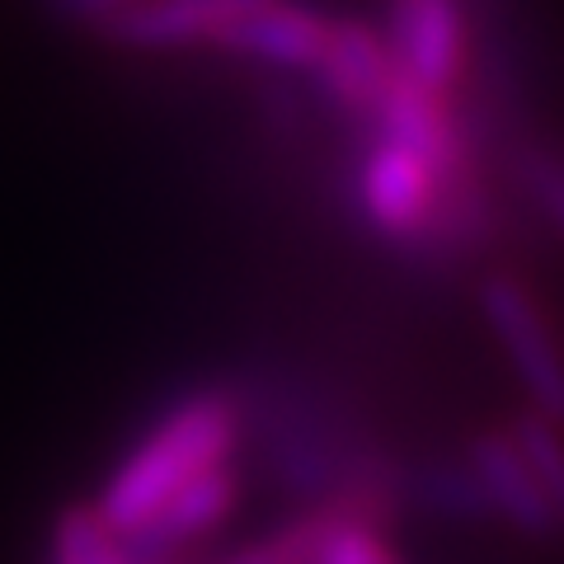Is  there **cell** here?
Returning a JSON list of instances; mask_svg holds the SVG:
<instances>
[{"label": "cell", "mask_w": 564, "mask_h": 564, "mask_svg": "<svg viewBox=\"0 0 564 564\" xmlns=\"http://www.w3.org/2000/svg\"><path fill=\"white\" fill-rule=\"evenodd\" d=\"M325 527H329V513L302 518V522L282 527V532H273V536L245 545V551H236L226 564H315V545H321Z\"/></svg>", "instance_id": "13"}, {"label": "cell", "mask_w": 564, "mask_h": 564, "mask_svg": "<svg viewBox=\"0 0 564 564\" xmlns=\"http://www.w3.org/2000/svg\"><path fill=\"white\" fill-rule=\"evenodd\" d=\"M52 564H66V560H52ZM76 564H128V551H113V555H99V560H76Z\"/></svg>", "instance_id": "16"}, {"label": "cell", "mask_w": 564, "mask_h": 564, "mask_svg": "<svg viewBox=\"0 0 564 564\" xmlns=\"http://www.w3.org/2000/svg\"><path fill=\"white\" fill-rule=\"evenodd\" d=\"M128 6L132 0H47V10L57 14V20H66V24H99V29Z\"/></svg>", "instance_id": "15"}, {"label": "cell", "mask_w": 564, "mask_h": 564, "mask_svg": "<svg viewBox=\"0 0 564 564\" xmlns=\"http://www.w3.org/2000/svg\"><path fill=\"white\" fill-rule=\"evenodd\" d=\"M236 404L226 391H198L184 404L155 423V429L132 447V456L122 462L109 485L99 494V518L113 527L118 536L137 532L155 508L180 485H188L193 475H203L212 466H226V456L236 447Z\"/></svg>", "instance_id": "1"}, {"label": "cell", "mask_w": 564, "mask_h": 564, "mask_svg": "<svg viewBox=\"0 0 564 564\" xmlns=\"http://www.w3.org/2000/svg\"><path fill=\"white\" fill-rule=\"evenodd\" d=\"M470 475L480 480L485 499H489V513H499L518 527L527 536H551L555 532V513H551V499L536 480L532 462L522 456V447L503 433H489V437H475L470 443Z\"/></svg>", "instance_id": "8"}, {"label": "cell", "mask_w": 564, "mask_h": 564, "mask_svg": "<svg viewBox=\"0 0 564 564\" xmlns=\"http://www.w3.org/2000/svg\"><path fill=\"white\" fill-rule=\"evenodd\" d=\"M437 180H443V174H437L429 161H419L414 151L377 141L372 155L362 161V174H358V198H362V212L372 217L377 231L410 240L419 231H429L437 198H443Z\"/></svg>", "instance_id": "4"}, {"label": "cell", "mask_w": 564, "mask_h": 564, "mask_svg": "<svg viewBox=\"0 0 564 564\" xmlns=\"http://www.w3.org/2000/svg\"><path fill=\"white\" fill-rule=\"evenodd\" d=\"M367 118H377L381 141H391L400 151H414L419 161H429L437 174H452L462 165V137H456V122L447 113L443 95L410 80L404 70H391V80L381 85V95Z\"/></svg>", "instance_id": "6"}, {"label": "cell", "mask_w": 564, "mask_h": 564, "mask_svg": "<svg viewBox=\"0 0 564 564\" xmlns=\"http://www.w3.org/2000/svg\"><path fill=\"white\" fill-rule=\"evenodd\" d=\"M236 503V475L226 466H212L203 475H193L188 485H180L170 499L155 508V513L137 527V532L122 536V551L137 555H170L180 545L207 536Z\"/></svg>", "instance_id": "9"}, {"label": "cell", "mask_w": 564, "mask_h": 564, "mask_svg": "<svg viewBox=\"0 0 564 564\" xmlns=\"http://www.w3.org/2000/svg\"><path fill=\"white\" fill-rule=\"evenodd\" d=\"M527 184H532L536 203L551 212L564 231V161H551V155H532L527 161Z\"/></svg>", "instance_id": "14"}, {"label": "cell", "mask_w": 564, "mask_h": 564, "mask_svg": "<svg viewBox=\"0 0 564 564\" xmlns=\"http://www.w3.org/2000/svg\"><path fill=\"white\" fill-rule=\"evenodd\" d=\"M508 437H513V443L522 447V456L532 462L545 499H551L555 522H564V429L545 423L541 414H527Z\"/></svg>", "instance_id": "11"}, {"label": "cell", "mask_w": 564, "mask_h": 564, "mask_svg": "<svg viewBox=\"0 0 564 564\" xmlns=\"http://www.w3.org/2000/svg\"><path fill=\"white\" fill-rule=\"evenodd\" d=\"M386 564H395V555H391V560H386Z\"/></svg>", "instance_id": "17"}, {"label": "cell", "mask_w": 564, "mask_h": 564, "mask_svg": "<svg viewBox=\"0 0 564 564\" xmlns=\"http://www.w3.org/2000/svg\"><path fill=\"white\" fill-rule=\"evenodd\" d=\"M386 47L395 70L447 95L466 66V6L462 0H386Z\"/></svg>", "instance_id": "3"}, {"label": "cell", "mask_w": 564, "mask_h": 564, "mask_svg": "<svg viewBox=\"0 0 564 564\" xmlns=\"http://www.w3.org/2000/svg\"><path fill=\"white\" fill-rule=\"evenodd\" d=\"M419 494H423V503L443 518H456V522H485L489 518V499L470 470L429 466L419 475Z\"/></svg>", "instance_id": "12"}, {"label": "cell", "mask_w": 564, "mask_h": 564, "mask_svg": "<svg viewBox=\"0 0 564 564\" xmlns=\"http://www.w3.org/2000/svg\"><path fill=\"white\" fill-rule=\"evenodd\" d=\"M311 70H315V80H321L329 104H339L344 113L367 118L377 95H381V85L391 80L395 62H391V47H386V39L372 24L339 20V24H329L325 52Z\"/></svg>", "instance_id": "7"}, {"label": "cell", "mask_w": 564, "mask_h": 564, "mask_svg": "<svg viewBox=\"0 0 564 564\" xmlns=\"http://www.w3.org/2000/svg\"><path fill=\"white\" fill-rule=\"evenodd\" d=\"M485 321L499 334V344L513 362V372L522 381L527 400L536 404V414L545 423L564 429V358L555 348L551 325L541 321L536 302L527 296L513 278H489L485 282Z\"/></svg>", "instance_id": "2"}, {"label": "cell", "mask_w": 564, "mask_h": 564, "mask_svg": "<svg viewBox=\"0 0 564 564\" xmlns=\"http://www.w3.org/2000/svg\"><path fill=\"white\" fill-rule=\"evenodd\" d=\"M259 6H269V0H132L104 29L122 47L174 52L193 43H217L226 29Z\"/></svg>", "instance_id": "5"}, {"label": "cell", "mask_w": 564, "mask_h": 564, "mask_svg": "<svg viewBox=\"0 0 564 564\" xmlns=\"http://www.w3.org/2000/svg\"><path fill=\"white\" fill-rule=\"evenodd\" d=\"M329 39V20L315 14L306 6H288V0H269V6L250 10L245 20H236L231 29L217 39V47L245 52L254 62L269 66H288V70H311L321 62Z\"/></svg>", "instance_id": "10"}]
</instances>
